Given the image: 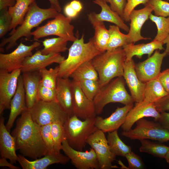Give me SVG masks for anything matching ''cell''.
<instances>
[{"mask_svg":"<svg viewBox=\"0 0 169 169\" xmlns=\"http://www.w3.org/2000/svg\"><path fill=\"white\" fill-rule=\"evenodd\" d=\"M157 78L165 90L169 94V68L160 72Z\"/></svg>","mask_w":169,"mask_h":169,"instance_id":"c3c4849f","label":"cell"},{"mask_svg":"<svg viewBox=\"0 0 169 169\" xmlns=\"http://www.w3.org/2000/svg\"><path fill=\"white\" fill-rule=\"evenodd\" d=\"M16 0H0V11L8 9L13 6L15 4Z\"/></svg>","mask_w":169,"mask_h":169,"instance_id":"816d5d0a","label":"cell"},{"mask_svg":"<svg viewBox=\"0 0 169 169\" xmlns=\"http://www.w3.org/2000/svg\"><path fill=\"white\" fill-rule=\"evenodd\" d=\"M168 94L157 78L146 83L144 100L154 103Z\"/></svg>","mask_w":169,"mask_h":169,"instance_id":"f546056e","label":"cell"},{"mask_svg":"<svg viewBox=\"0 0 169 169\" xmlns=\"http://www.w3.org/2000/svg\"><path fill=\"white\" fill-rule=\"evenodd\" d=\"M152 11V7L147 3L144 8L138 10L134 9L131 12L129 17L130 27L128 33L129 37V44H134L142 40L151 39L150 38L142 36L141 30Z\"/></svg>","mask_w":169,"mask_h":169,"instance_id":"ac0fdd59","label":"cell"},{"mask_svg":"<svg viewBox=\"0 0 169 169\" xmlns=\"http://www.w3.org/2000/svg\"><path fill=\"white\" fill-rule=\"evenodd\" d=\"M124 81L123 76L117 77L100 88L93 100L97 115L100 114L109 103H119L125 105L134 103L126 89Z\"/></svg>","mask_w":169,"mask_h":169,"instance_id":"5b68a950","label":"cell"},{"mask_svg":"<svg viewBox=\"0 0 169 169\" xmlns=\"http://www.w3.org/2000/svg\"><path fill=\"white\" fill-rule=\"evenodd\" d=\"M69 3L72 8L78 13L80 12L83 8L82 4L78 0H72Z\"/></svg>","mask_w":169,"mask_h":169,"instance_id":"f5cc1de1","label":"cell"},{"mask_svg":"<svg viewBox=\"0 0 169 169\" xmlns=\"http://www.w3.org/2000/svg\"><path fill=\"white\" fill-rule=\"evenodd\" d=\"M135 64L133 59L125 61L123 77L133 101L138 103L144 100L146 83L142 82L138 78L135 70Z\"/></svg>","mask_w":169,"mask_h":169,"instance_id":"d6986e66","label":"cell"},{"mask_svg":"<svg viewBox=\"0 0 169 169\" xmlns=\"http://www.w3.org/2000/svg\"><path fill=\"white\" fill-rule=\"evenodd\" d=\"M149 18L155 23L157 28V33L153 40L163 43L169 35V16H157L151 13Z\"/></svg>","mask_w":169,"mask_h":169,"instance_id":"d590c367","label":"cell"},{"mask_svg":"<svg viewBox=\"0 0 169 169\" xmlns=\"http://www.w3.org/2000/svg\"><path fill=\"white\" fill-rule=\"evenodd\" d=\"M56 96L57 102L69 117L74 115V96L69 78L58 77L56 82Z\"/></svg>","mask_w":169,"mask_h":169,"instance_id":"44dd1931","label":"cell"},{"mask_svg":"<svg viewBox=\"0 0 169 169\" xmlns=\"http://www.w3.org/2000/svg\"><path fill=\"white\" fill-rule=\"evenodd\" d=\"M127 3L124 9L123 19L125 22L130 21L129 17L131 12L141 4H146L149 0H126Z\"/></svg>","mask_w":169,"mask_h":169,"instance_id":"ee69618b","label":"cell"},{"mask_svg":"<svg viewBox=\"0 0 169 169\" xmlns=\"http://www.w3.org/2000/svg\"><path fill=\"white\" fill-rule=\"evenodd\" d=\"M136 123V126L135 128L123 131L122 135L133 140L148 139L161 142L169 141V131L158 122L142 118Z\"/></svg>","mask_w":169,"mask_h":169,"instance_id":"9c48e42d","label":"cell"},{"mask_svg":"<svg viewBox=\"0 0 169 169\" xmlns=\"http://www.w3.org/2000/svg\"><path fill=\"white\" fill-rule=\"evenodd\" d=\"M59 13L51 7L47 9L41 8L34 2L30 5L22 23L9 37L3 39L0 44V48L8 44L6 48L7 50L12 48L17 45V42L21 38L31 36V31L33 28L46 20L54 18Z\"/></svg>","mask_w":169,"mask_h":169,"instance_id":"277c9868","label":"cell"},{"mask_svg":"<svg viewBox=\"0 0 169 169\" xmlns=\"http://www.w3.org/2000/svg\"><path fill=\"white\" fill-rule=\"evenodd\" d=\"M155 108L159 112L169 110V94L154 103Z\"/></svg>","mask_w":169,"mask_h":169,"instance_id":"7dc6e473","label":"cell"},{"mask_svg":"<svg viewBox=\"0 0 169 169\" xmlns=\"http://www.w3.org/2000/svg\"><path fill=\"white\" fill-rule=\"evenodd\" d=\"M110 7L123 19L124 9L127 3L126 0H108Z\"/></svg>","mask_w":169,"mask_h":169,"instance_id":"bcb514c9","label":"cell"},{"mask_svg":"<svg viewBox=\"0 0 169 169\" xmlns=\"http://www.w3.org/2000/svg\"><path fill=\"white\" fill-rule=\"evenodd\" d=\"M167 55L166 52L160 53L156 50L153 54L145 61L135 64V70L139 79L146 83L156 78L160 72L163 59Z\"/></svg>","mask_w":169,"mask_h":169,"instance_id":"9a60e30c","label":"cell"},{"mask_svg":"<svg viewBox=\"0 0 169 169\" xmlns=\"http://www.w3.org/2000/svg\"><path fill=\"white\" fill-rule=\"evenodd\" d=\"M21 115L11 133L15 139L16 150H19L23 156L34 159L49 153L40 126L33 121L29 110Z\"/></svg>","mask_w":169,"mask_h":169,"instance_id":"6da1fadb","label":"cell"},{"mask_svg":"<svg viewBox=\"0 0 169 169\" xmlns=\"http://www.w3.org/2000/svg\"><path fill=\"white\" fill-rule=\"evenodd\" d=\"M41 76L40 84L43 86L56 90V82L58 77L59 65L54 68L48 69L43 68L39 71Z\"/></svg>","mask_w":169,"mask_h":169,"instance_id":"8d00e7d4","label":"cell"},{"mask_svg":"<svg viewBox=\"0 0 169 169\" xmlns=\"http://www.w3.org/2000/svg\"><path fill=\"white\" fill-rule=\"evenodd\" d=\"M0 166H7L11 169H19V167L13 165L11 163H9L7 160V159L1 157L0 159Z\"/></svg>","mask_w":169,"mask_h":169,"instance_id":"db71d44e","label":"cell"},{"mask_svg":"<svg viewBox=\"0 0 169 169\" xmlns=\"http://www.w3.org/2000/svg\"><path fill=\"white\" fill-rule=\"evenodd\" d=\"M133 107V103L121 107H118L108 117H96L95 125L98 129L104 133L118 130L124 123L128 112Z\"/></svg>","mask_w":169,"mask_h":169,"instance_id":"ffe728a7","label":"cell"},{"mask_svg":"<svg viewBox=\"0 0 169 169\" xmlns=\"http://www.w3.org/2000/svg\"><path fill=\"white\" fill-rule=\"evenodd\" d=\"M62 150L77 169H100L97 156L92 148L85 152L75 150L69 146L65 139L62 142Z\"/></svg>","mask_w":169,"mask_h":169,"instance_id":"4fadbf2b","label":"cell"},{"mask_svg":"<svg viewBox=\"0 0 169 169\" xmlns=\"http://www.w3.org/2000/svg\"><path fill=\"white\" fill-rule=\"evenodd\" d=\"M64 11L66 16L71 18L75 17L78 13L72 8L69 3L65 6Z\"/></svg>","mask_w":169,"mask_h":169,"instance_id":"f907efd6","label":"cell"},{"mask_svg":"<svg viewBox=\"0 0 169 169\" xmlns=\"http://www.w3.org/2000/svg\"><path fill=\"white\" fill-rule=\"evenodd\" d=\"M28 110L33 121L40 126L56 122L64 124L69 117L57 101L39 100Z\"/></svg>","mask_w":169,"mask_h":169,"instance_id":"ba28073f","label":"cell"},{"mask_svg":"<svg viewBox=\"0 0 169 169\" xmlns=\"http://www.w3.org/2000/svg\"><path fill=\"white\" fill-rule=\"evenodd\" d=\"M68 41L60 37L46 38L42 41L44 48L41 51L44 54L60 53L65 52Z\"/></svg>","mask_w":169,"mask_h":169,"instance_id":"e575fe53","label":"cell"},{"mask_svg":"<svg viewBox=\"0 0 169 169\" xmlns=\"http://www.w3.org/2000/svg\"><path fill=\"white\" fill-rule=\"evenodd\" d=\"M106 2V3H108V0H99Z\"/></svg>","mask_w":169,"mask_h":169,"instance_id":"680465c9","label":"cell"},{"mask_svg":"<svg viewBox=\"0 0 169 169\" xmlns=\"http://www.w3.org/2000/svg\"><path fill=\"white\" fill-rule=\"evenodd\" d=\"M38 97V100L48 102L57 101L56 90L46 88L39 84Z\"/></svg>","mask_w":169,"mask_h":169,"instance_id":"7bdbcfd3","label":"cell"},{"mask_svg":"<svg viewBox=\"0 0 169 169\" xmlns=\"http://www.w3.org/2000/svg\"><path fill=\"white\" fill-rule=\"evenodd\" d=\"M95 117L82 120L74 115L69 117L64 127L65 139L70 146L83 150L88 138L98 129L95 125Z\"/></svg>","mask_w":169,"mask_h":169,"instance_id":"8992f818","label":"cell"},{"mask_svg":"<svg viewBox=\"0 0 169 169\" xmlns=\"http://www.w3.org/2000/svg\"><path fill=\"white\" fill-rule=\"evenodd\" d=\"M125 59L124 50L120 47L102 52L91 60L98 73L100 88L112 79L123 76Z\"/></svg>","mask_w":169,"mask_h":169,"instance_id":"3957f363","label":"cell"},{"mask_svg":"<svg viewBox=\"0 0 169 169\" xmlns=\"http://www.w3.org/2000/svg\"><path fill=\"white\" fill-rule=\"evenodd\" d=\"M71 19L59 13L54 19L32 32L31 35L36 41L48 36L55 35L74 42L77 38L74 33V27L71 24Z\"/></svg>","mask_w":169,"mask_h":169,"instance_id":"52a82bcc","label":"cell"},{"mask_svg":"<svg viewBox=\"0 0 169 169\" xmlns=\"http://www.w3.org/2000/svg\"><path fill=\"white\" fill-rule=\"evenodd\" d=\"M128 163V168L141 169L144 167V164L141 158L138 155L131 151L125 156Z\"/></svg>","mask_w":169,"mask_h":169,"instance_id":"f6af8a7d","label":"cell"},{"mask_svg":"<svg viewBox=\"0 0 169 169\" xmlns=\"http://www.w3.org/2000/svg\"><path fill=\"white\" fill-rule=\"evenodd\" d=\"M18 162L23 169H45L55 163L65 164L70 160L66 156L56 152L48 153L41 158L30 161L22 155H18Z\"/></svg>","mask_w":169,"mask_h":169,"instance_id":"603a6c76","label":"cell"},{"mask_svg":"<svg viewBox=\"0 0 169 169\" xmlns=\"http://www.w3.org/2000/svg\"><path fill=\"white\" fill-rule=\"evenodd\" d=\"M51 133L55 152L60 153L62 142L65 139L64 124L59 122L52 124Z\"/></svg>","mask_w":169,"mask_h":169,"instance_id":"74e56055","label":"cell"},{"mask_svg":"<svg viewBox=\"0 0 169 169\" xmlns=\"http://www.w3.org/2000/svg\"><path fill=\"white\" fill-rule=\"evenodd\" d=\"M160 114V116L156 121L169 131V112L162 111Z\"/></svg>","mask_w":169,"mask_h":169,"instance_id":"681fc988","label":"cell"},{"mask_svg":"<svg viewBox=\"0 0 169 169\" xmlns=\"http://www.w3.org/2000/svg\"><path fill=\"white\" fill-rule=\"evenodd\" d=\"M107 139L110 151L116 156L125 157L132 151L131 147L121 140L117 130L108 132Z\"/></svg>","mask_w":169,"mask_h":169,"instance_id":"4dcf8cb0","label":"cell"},{"mask_svg":"<svg viewBox=\"0 0 169 169\" xmlns=\"http://www.w3.org/2000/svg\"><path fill=\"white\" fill-rule=\"evenodd\" d=\"M40 45L38 41L30 45H26L21 43L17 48L8 54H0V69L9 72L21 69L22 64L25 58L33 54L32 51Z\"/></svg>","mask_w":169,"mask_h":169,"instance_id":"7c38bea8","label":"cell"},{"mask_svg":"<svg viewBox=\"0 0 169 169\" xmlns=\"http://www.w3.org/2000/svg\"><path fill=\"white\" fill-rule=\"evenodd\" d=\"M140 141L141 146L139 150L141 152L149 153L161 158H165L169 150V147L150 141L148 139H142Z\"/></svg>","mask_w":169,"mask_h":169,"instance_id":"836d02e7","label":"cell"},{"mask_svg":"<svg viewBox=\"0 0 169 169\" xmlns=\"http://www.w3.org/2000/svg\"><path fill=\"white\" fill-rule=\"evenodd\" d=\"M116 25H110L108 30L110 38L106 50L111 51L129 44V37L121 33Z\"/></svg>","mask_w":169,"mask_h":169,"instance_id":"1f68e13d","label":"cell"},{"mask_svg":"<svg viewBox=\"0 0 169 169\" xmlns=\"http://www.w3.org/2000/svg\"><path fill=\"white\" fill-rule=\"evenodd\" d=\"M35 1V0H16L15 5L8 8V12L12 19L9 30H11V31L9 35L13 32L18 25L22 23L30 5Z\"/></svg>","mask_w":169,"mask_h":169,"instance_id":"f1b7e54d","label":"cell"},{"mask_svg":"<svg viewBox=\"0 0 169 169\" xmlns=\"http://www.w3.org/2000/svg\"><path fill=\"white\" fill-rule=\"evenodd\" d=\"M93 2L101 8L99 13H95L97 18L100 20L110 22L119 27L120 28L128 32L129 27L125 23L122 18L116 12L112 10L107 3L99 0H94Z\"/></svg>","mask_w":169,"mask_h":169,"instance_id":"83f0119b","label":"cell"},{"mask_svg":"<svg viewBox=\"0 0 169 169\" xmlns=\"http://www.w3.org/2000/svg\"><path fill=\"white\" fill-rule=\"evenodd\" d=\"M164 0L167 1V2H169V0Z\"/></svg>","mask_w":169,"mask_h":169,"instance_id":"91938a15","label":"cell"},{"mask_svg":"<svg viewBox=\"0 0 169 169\" xmlns=\"http://www.w3.org/2000/svg\"><path fill=\"white\" fill-rule=\"evenodd\" d=\"M95 13V12L90 13L87 15V17L95 30L94 35L93 37L95 44L98 49L103 52L106 50L109 40V31L104 22L97 18Z\"/></svg>","mask_w":169,"mask_h":169,"instance_id":"4316f807","label":"cell"},{"mask_svg":"<svg viewBox=\"0 0 169 169\" xmlns=\"http://www.w3.org/2000/svg\"><path fill=\"white\" fill-rule=\"evenodd\" d=\"M165 158V159L166 162L169 163V150L166 155Z\"/></svg>","mask_w":169,"mask_h":169,"instance_id":"6f0895ef","label":"cell"},{"mask_svg":"<svg viewBox=\"0 0 169 169\" xmlns=\"http://www.w3.org/2000/svg\"><path fill=\"white\" fill-rule=\"evenodd\" d=\"M163 43L153 40L147 44H134L131 43L122 47L125 55V61H129L132 59L135 56L141 59L144 54L148 55V57L151 56L155 50L164 49Z\"/></svg>","mask_w":169,"mask_h":169,"instance_id":"484cf974","label":"cell"},{"mask_svg":"<svg viewBox=\"0 0 169 169\" xmlns=\"http://www.w3.org/2000/svg\"><path fill=\"white\" fill-rule=\"evenodd\" d=\"M16 144L13 137L10 134L4 124V118H0V153L1 157L8 159L12 164L18 161Z\"/></svg>","mask_w":169,"mask_h":169,"instance_id":"cb8c5ba5","label":"cell"},{"mask_svg":"<svg viewBox=\"0 0 169 169\" xmlns=\"http://www.w3.org/2000/svg\"><path fill=\"white\" fill-rule=\"evenodd\" d=\"M84 37L83 34L80 38H77L69 49L67 58L59 65L58 77L69 78L79 66L102 52L96 46L93 37L85 43Z\"/></svg>","mask_w":169,"mask_h":169,"instance_id":"7a4b0ae2","label":"cell"},{"mask_svg":"<svg viewBox=\"0 0 169 169\" xmlns=\"http://www.w3.org/2000/svg\"><path fill=\"white\" fill-rule=\"evenodd\" d=\"M105 133L98 129L89 136L86 143L95 151L100 169H110L112 167V163L116 156L110 150Z\"/></svg>","mask_w":169,"mask_h":169,"instance_id":"30bf717a","label":"cell"},{"mask_svg":"<svg viewBox=\"0 0 169 169\" xmlns=\"http://www.w3.org/2000/svg\"><path fill=\"white\" fill-rule=\"evenodd\" d=\"M79 81L83 92L89 99L93 100L100 88L98 81L82 79Z\"/></svg>","mask_w":169,"mask_h":169,"instance_id":"f35d334b","label":"cell"},{"mask_svg":"<svg viewBox=\"0 0 169 169\" xmlns=\"http://www.w3.org/2000/svg\"><path fill=\"white\" fill-rule=\"evenodd\" d=\"M148 3L152 7L155 15L167 17L169 16V2L164 0H149Z\"/></svg>","mask_w":169,"mask_h":169,"instance_id":"ab89813d","label":"cell"},{"mask_svg":"<svg viewBox=\"0 0 169 169\" xmlns=\"http://www.w3.org/2000/svg\"><path fill=\"white\" fill-rule=\"evenodd\" d=\"M25 93L26 101L28 110L38 100V89L41 79L39 71L24 72L22 75Z\"/></svg>","mask_w":169,"mask_h":169,"instance_id":"d4e9b609","label":"cell"},{"mask_svg":"<svg viewBox=\"0 0 169 169\" xmlns=\"http://www.w3.org/2000/svg\"><path fill=\"white\" fill-rule=\"evenodd\" d=\"M51 126L52 124H49L40 126L41 134L49 153L55 152L51 133Z\"/></svg>","mask_w":169,"mask_h":169,"instance_id":"60d3db41","label":"cell"},{"mask_svg":"<svg viewBox=\"0 0 169 169\" xmlns=\"http://www.w3.org/2000/svg\"><path fill=\"white\" fill-rule=\"evenodd\" d=\"M10 110V115L6 125L9 132L18 116L28 110L26 104L25 93L21 75L18 79L16 92L11 101Z\"/></svg>","mask_w":169,"mask_h":169,"instance_id":"7402d4cb","label":"cell"},{"mask_svg":"<svg viewBox=\"0 0 169 169\" xmlns=\"http://www.w3.org/2000/svg\"><path fill=\"white\" fill-rule=\"evenodd\" d=\"M70 77L72 80L78 81L82 79L98 81V73L91 60L86 61L79 66L73 72Z\"/></svg>","mask_w":169,"mask_h":169,"instance_id":"d6a6232c","label":"cell"},{"mask_svg":"<svg viewBox=\"0 0 169 169\" xmlns=\"http://www.w3.org/2000/svg\"><path fill=\"white\" fill-rule=\"evenodd\" d=\"M12 21V18L8 12V9L0 11V38L3 37L9 31Z\"/></svg>","mask_w":169,"mask_h":169,"instance_id":"b9f144b4","label":"cell"},{"mask_svg":"<svg viewBox=\"0 0 169 169\" xmlns=\"http://www.w3.org/2000/svg\"><path fill=\"white\" fill-rule=\"evenodd\" d=\"M163 43V44H166V48L165 51L167 55H169V35Z\"/></svg>","mask_w":169,"mask_h":169,"instance_id":"9f6ffc18","label":"cell"},{"mask_svg":"<svg viewBox=\"0 0 169 169\" xmlns=\"http://www.w3.org/2000/svg\"><path fill=\"white\" fill-rule=\"evenodd\" d=\"M21 69L11 72L0 69V114L10 109V102L17 89Z\"/></svg>","mask_w":169,"mask_h":169,"instance_id":"8fae6325","label":"cell"},{"mask_svg":"<svg viewBox=\"0 0 169 169\" xmlns=\"http://www.w3.org/2000/svg\"><path fill=\"white\" fill-rule=\"evenodd\" d=\"M60 53L42 54L38 50L32 55L26 57L21 68L22 73L38 71L54 63L60 64L65 59Z\"/></svg>","mask_w":169,"mask_h":169,"instance_id":"e0dca14e","label":"cell"},{"mask_svg":"<svg viewBox=\"0 0 169 169\" xmlns=\"http://www.w3.org/2000/svg\"><path fill=\"white\" fill-rule=\"evenodd\" d=\"M50 4V7L55 9L60 13L61 10V8L59 0H48Z\"/></svg>","mask_w":169,"mask_h":169,"instance_id":"11a10c76","label":"cell"},{"mask_svg":"<svg viewBox=\"0 0 169 169\" xmlns=\"http://www.w3.org/2000/svg\"><path fill=\"white\" fill-rule=\"evenodd\" d=\"M74 96V114L83 120L96 117L93 100L89 99L82 91L79 81L71 80Z\"/></svg>","mask_w":169,"mask_h":169,"instance_id":"5bb4252c","label":"cell"},{"mask_svg":"<svg viewBox=\"0 0 169 169\" xmlns=\"http://www.w3.org/2000/svg\"><path fill=\"white\" fill-rule=\"evenodd\" d=\"M160 116V113L156 110L154 103L144 100L136 103L135 106L128 112L121 127L123 131H127L131 129L135 123L141 119L145 117H151L156 121Z\"/></svg>","mask_w":169,"mask_h":169,"instance_id":"2e32d148","label":"cell"}]
</instances>
